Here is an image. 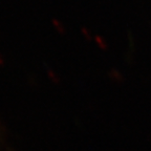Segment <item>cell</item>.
<instances>
[{
	"label": "cell",
	"instance_id": "1",
	"mask_svg": "<svg viewBox=\"0 0 151 151\" xmlns=\"http://www.w3.org/2000/svg\"><path fill=\"white\" fill-rule=\"evenodd\" d=\"M96 40H97V42L99 43V44L101 45L103 48H105V47H106L105 45L103 44V42H105V41L103 40V38H102V37H100V36H96Z\"/></svg>",
	"mask_w": 151,
	"mask_h": 151
}]
</instances>
